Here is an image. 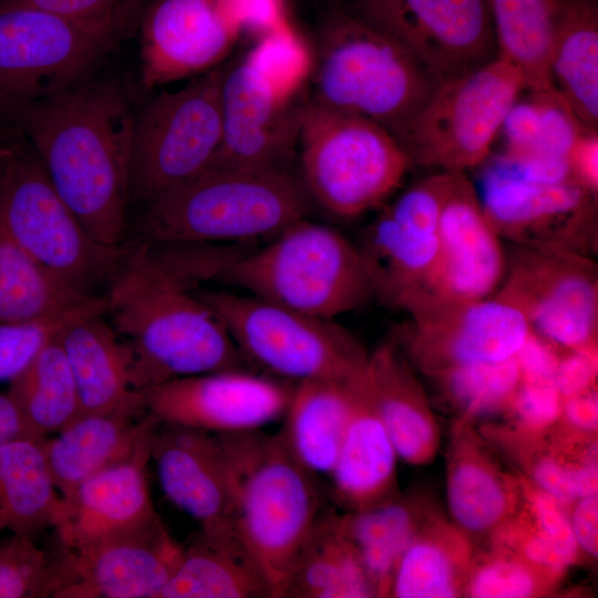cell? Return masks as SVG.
Returning <instances> with one entry per match:
<instances>
[{
  "label": "cell",
  "mask_w": 598,
  "mask_h": 598,
  "mask_svg": "<svg viewBox=\"0 0 598 598\" xmlns=\"http://www.w3.org/2000/svg\"><path fill=\"white\" fill-rule=\"evenodd\" d=\"M62 497L53 483L41 439L0 445V529L34 539L53 528Z\"/></svg>",
  "instance_id": "d6a6232c"
},
{
  "label": "cell",
  "mask_w": 598,
  "mask_h": 598,
  "mask_svg": "<svg viewBox=\"0 0 598 598\" xmlns=\"http://www.w3.org/2000/svg\"><path fill=\"white\" fill-rule=\"evenodd\" d=\"M159 419L144 405L82 414L58 435L41 439L55 488L69 496L97 472L133 456L152 440Z\"/></svg>",
  "instance_id": "484cf974"
},
{
  "label": "cell",
  "mask_w": 598,
  "mask_h": 598,
  "mask_svg": "<svg viewBox=\"0 0 598 598\" xmlns=\"http://www.w3.org/2000/svg\"><path fill=\"white\" fill-rule=\"evenodd\" d=\"M343 519L377 597H389L398 561L419 529L412 506L392 497Z\"/></svg>",
  "instance_id": "f35d334b"
},
{
  "label": "cell",
  "mask_w": 598,
  "mask_h": 598,
  "mask_svg": "<svg viewBox=\"0 0 598 598\" xmlns=\"http://www.w3.org/2000/svg\"><path fill=\"white\" fill-rule=\"evenodd\" d=\"M549 72L556 91L584 130L598 128V6L557 0Z\"/></svg>",
  "instance_id": "f546056e"
},
{
  "label": "cell",
  "mask_w": 598,
  "mask_h": 598,
  "mask_svg": "<svg viewBox=\"0 0 598 598\" xmlns=\"http://www.w3.org/2000/svg\"><path fill=\"white\" fill-rule=\"evenodd\" d=\"M60 320L0 323V382H11L29 367Z\"/></svg>",
  "instance_id": "ee69618b"
},
{
  "label": "cell",
  "mask_w": 598,
  "mask_h": 598,
  "mask_svg": "<svg viewBox=\"0 0 598 598\" xmlns=\"http://www.w3.org/2000/svg\"><path fill=\"white\" fill-rule=\"evenodd\" d=\"M17 146V145H16ZM12 150V148H11ZM11 150H8V151H0V176H1V173L3 171V167L6 165V162H7V158H8V155L9 153L11 152Z\"/></svg>",
  "instance_id": "9f6ffc18"
},
{
  "label": "cell",
  "mask_w": 598,
  "mask_h": 598,
  "mask_svg": "<svg viewBox=\"0 0 598 598\" xmlns=\"http://www.w3.org/2000/svg\"><path fill=\"white\" fill-rule=\"evenodd\" d=\"M106 299L72 311L55 332L76 382L82 414L144 405L132 388L125 343L105 318Z\"/></svg>",
  "instance_id": "d4e9b609"
},
{
  "label": "cell",
  "mask_w": 598,
  "mask_h": 598,
  "mask_svg": "<svg viewBox=\"0 0 598 598\" xmlns=\"http://www.w3.org/2000/svg\"><path fill=\"white\" fill-rule=\"evenodd\" d=\"M295 384L234 369L173 379L142 393L146 411L161 422L223 434L282 416Z\"/></svg>",
  "instance_id": "44dd1931"
},
{
  "label": "cell",
  "mask_w": 598,
  "mask_h": 598,
  "mask_svg": "<svg viewBox=\"0 0 598 598\" xmlns=\"http://www.w3.org/2000/svg\"><path fill=\"white\" fill-rule=\"evenodd\" d=\"M478 195L497 235L514 246L588 257L597 252V195L575 181L528 182L493 158Z\"/></svg>",
  "instance_id": "2e32d148"
},
{
  "label": "cell",
  "mask_w": 598,
  "mask_h": 598,
  "mask_svg": "<svg viewBox=\"0 0 598 598\" xmlns=\"http://www.w3.org/2000/svg\"><path fill=\"white\" fill-rule=\"evenodd\" d=\"M23 141L24 137L13 121L11 106L0 101V151L11 150Z\"/></svg>",
  "instance_id": "db71d44e"
},
{
  "label": "cell",
  "mask_w": 598,
  "mask_h": 598,
  "mask_svg": "<svg viewBox=\"0 0 598 598\" xmlns=\"http://www.w3.org/2000/svg\"><path fill=\"white\" fill-rule=\"evenodd\" d=\"M0 234L90 299H105L131 250L104 245L84 228L25 140L11 150L0 176Z\"/></svg>",
  "instance_id": "ba28073f"
},
{
  "label": "cell",
  "mask_w": 598,
  "mask_h": 598,
  "mask_svg": "<svg viewBox=\"0 0 598 598\" xmlns=\"http://www.w3.org/2000/svg\"><path fill=\"white\" fill-rule=\"evenodd\" d=\"M218 435L228 465L231 525L267 573L277 598H282L295 558L326 508L327 496L280 432L257 429Z\"/></svg>",
  "instance_id": "277c9868"
},
{
  "label": "cell",
  "mask_w": 598,
  "mask_h": 598,
  "mask_svg": "<svg viewBox=\"0 0 598 598\" xmlns=\"http://www.w3.org/2000/svg\"><path fill=\"white\" fill-rule=\"evenodd\" d=\"M307 60L286 24L226 62L221 140L206 167L292 168L303 102H295ZM205 167V168H206Z\"/></svg>",
  "instance_id": "8992f818"
},
{
  "label": "cell",
  "mask_w": 598,
  "mask_h": 598,
  "mask_svg": "<svg viewBox=\"0 0 598 598\" xmlns=\"http://www.w3.org/2000/svg\"><path fill=\"white\" fill-rule=\"evenodd\" d=\"M551 581L515 551H504L471 568L464 592L475 598H527L542 595Z\"/></svg>",
  "instance_id": "60d3db41"
},
{
  "label": "cell",
  "mask_w": 598,
  "mask_h": 598,
  "mask_svg": "<svg viewBox=\"0 0 598 598\" xmlns=\"http://www.w3.org/2000/svg\"><path fill=\"white\" fill-rule=\"evenodd\" d=\"M11 113L84 228L104 245L123 246L135 114L120 85L85 80L52 96L14 104Z\"/></svg>",
  "instance_id": "6da1fadb"
},
{
  "label": "cell",
  "mask_w": 598,
  "mask_h": 598,
  "mask_svg": "<svg viewBox=\"0 0 598 598\" xmlns=\"http://www.w3.org/2000/svg\"><path fill=\"white\" fill-rule=\"evenodd\" d=\"M561 415L567 422L582 431H594L598 422V400L594 388L563 399Z\"/></svg>",
  "instance_id": "816d5d0a"
},
{
  "label": "cell",
  "mask_w": 598,
  "mask_h": 598,
  "mask_svg": "<svg viewBox=\"0 0 598 598\" xmlns=\"http://www.w3.org/2000/svg\"><path fill=\"white\" fill-rule=\"evenodd\" d=\"M351 0H329L331 4H341Z\"/></svg>",
  "instance_id": "6f0895ef"
},
{
  "label": "cell",
  "mask_w": 598,
  "mask_h": 598,
  "mask_svg": "<svg viewBox=\"0 0 598 598\" xmlns=\"http://www.w3.org/2000/svg\"><path fill=\"white\" fill-rule=\"evenodd\" d=\"M310 197L292 168H214L145 205L137 241L240 244L306 218Z\"/></svg>",
  "instance_id": "3957f363"
},
{
  "label": "cell",
  "mask_w": 598,
  "mask_h": 598,
  "mask_svg": "<svg viewBox=\"0 0 598 598\" xmlns=\"http://www.w3.org/2000/svg\"><path fill=\"white\" fill-rule=\"evenodd\" d=\"M409 316L394 344L433 378L460 365L513 359L532 331L517 308L495 296L425 307Z\"/></svg>",
  "instance_id": "ac0fdd59"
},
{
  "label": "cell",
  "mask_w": 598,
  "mask_h": 598,
  "mask_svg": "<svg viewBox=\"0 0 598 598\" xmlns=\"http://www.w3.org/2000/svg\"><path fill=\"white\" fill-rule=\"evenodd\" d=\"M363 372L364 368L352 380V412L329 473L332 497L350 512L385 502L395 492L398 454L373 406Z\"/></svg>",
  "instance_id": "4316f807"
},
{
  "label": "cell",
  "mask_w": 598,
  "mask_h": 598,
  "mask_svg": "<svg viewBox=\"0 0 598 598\" xmlns=\"http://www.w3.org/2000/svg\"><path fill=\"white\" fill-rule=\"evenodd\" d=\"M116 43L50 12L0 4V101L12 106L71 89Z\"/></svg>",
  "instance_id": "5bb4252c"
},
{
  "label": "cell",
  "mask_w": 598,
  "mask_h": 598,
  "mask_svg": "<svg viewBox=\"0 0 598 598\" xmlns=\"http://www.w3.org/2000/svg\"><path fill=\"white\" fill-rule=\"evenodd\" d=\"M559 358L554 381L563 399L594 388L597 377V346L567 350Z\"/></svg>",
  "instance_id": "bcb514c9"
},
{
  "label": "cell",
  "mask_w": 598,
  "mask_h": 598,
  "mask_svg": "<svg viewBox=\"0 0 598 598\" xmlns=\"http://www.w3.org/2000/svg\"><path fill=\"white\" fill-rule=\"evenodd\" d=\"M151 460L166 497L200 528L233 526L228 465L217 433L161 422Z\"/></svg>",
  "instance_id": "cb8c5ba5"
},
{
  "label": "cell",
  "mask_w": 598,
  "mask_h": 598,
  "mask_svg": "<svg viewBox=\"0 0 598 598\" xmlns=\"http://www.w3.org/2000/svg\"><path fill=\"white\" fill-rule=\"evenodd\" d=\"M297 148L298 174L310 199L343 219L379 206L412 166L380 125L309 100L302 104Z\"/></svg>",
  "instance_id": "9c48e42d"
},
{
  "label": "cell",
  "mask_w": 598,
  "mask_h": 598,
  "mask_svg": "<svg viewBox=\"0 0 598 598\" xmlns=\"http://www.w3.org/2000/svg\"><path fill=\"white\" fill-rule=\"evenodd\" d=\"M493 296L517 308L530 330L556 348L597 346L598 274L592 257L515 246Z\"/></svg>",
  "instance_id": "9a60e30c"
},
{
  "label": "cell",
  "mask_w": 598,
  "mask_h": 598,
  "mask_svg": "<svg viewBox=\"0 0 598 598\" xmlns=\"http://www.w3.org/2000/svg\"><path fill=\"white\" fill-rule=\"evenodd\" d=\"M575 468L576 465L547 456L537 461L532 476L536 487L566 506L578 501Z\"/></svg>",
  "instance_id": "c3c4849f"
},
{
  "label": "cell",
  "mask_w": 598,
  "mask_h": 598,
  "mask_svg": "<svg viewBox=\"0 0 598 598\" xmlns=\"http://www.w3.org/2000/svg\"><path fill=\"white\" fill-rule=\"evenodd\" d=\"M561 406L563 396L554 380L520 381L509 409L526 429L539 431L561 415Z\"/></svg>",
  "instance_id": "f6af8a7d"
},
{
  "label": "cell",
  "mask_w": 598,
  "mask_h": 598,
  "mask_svg": "<svg viewBox=\"0 0 598 598\" xmlns=\"http://www.w3.org/2000/svg\"><path fill=\"white\" fill-rule=\"evenodd\" d=\"M240 28L228 0H156L142 22L144 89L203 74L221 64Z\"/></svg>",
  "instance_id": "7402d4cb"
},
{
  "label": "cell",
  "mask_w": 598,
  "mask_h": 598,
  "mask_svg": "<svg viewBox=\"0 0 598 598\" xmlns=\"http://www.w3.org/2000/svg\"><path fill=\"white\" fill-rule=\"evenodd\" d=\"M570 525L579 550L591 557L598 551V496L591 495L576 501Z\"/></svg>",
  "instance_id": "f907efd6"
},
{
  "label": "cell",
  "mask_w": 598,
  "mask_h": 598,
  "mask_svg": "<svg viewBox=\"0 0 598 598\" xmlns=\"http://www.w3.org/2000/svg\"><path fill=\"white\" fill-rule=\"evenodd\" d=\"M156 598H277L259 560L233 526L200 528Z\"/></svg>",
  "instance_id": "83f0119b"
},
{
  "label": "cell",
  "mask_w": 598,
  "mask_h": 598,
  "mask_svg": "<svg viewBox=\"0 0 598 598\" xmlns=\"http://www.w3.org/2000/svg\"><path fill=\"white\" fill-rule=\"evenodd\" d=\"M147 0H0L62 17L115 42L130 30Z\"/></svg>",
  "instance_id": "b9f144b4"
},
{
  "label": "cell",
  "mask_w": 598,
  "mask_h": 598,
  "mask_svg": "<svg viewBox=\"0 0 598 598\" xmlns=\"http://www.w3.org/2000/svg\"><path fill=\"white\" fill-rule=\"evenodd\" d=\"M598 471L596 462H586L576 465L575 485L578 499L597 495Z\"/></svg>",
  "instance_id": "11a10c76"
},
{
  "label": "cell",
  "mask_w": 598,
  "mask_h": 598,
  "mask_svg": "<svg viewBox=\"0 0 598 598\" xmlns=\"http://www.w3.org/2000/svg\"><path fill=\"white\" fill-rule=\"evenodd\" d=\"M354 378L306 380L293 386L280 434L297 461L316 475L329 474L337 458L352 412Z\"/></svg>",
  "instance_id": "1f68e13d"
},
{
  "label": "cell",
  "mask_w": 598,
  "mask_h": 598,
  "mask_svg": "<svg viewBox=\"0 0 598 598\" xmlns=\"http://www.w3.org/2000/svg\"><path fill=\"white\" fill-rule=\"evenodd\" d=\"M471 565L463 530L445 524L419 528L398 561L389 597H457L465 591Z\"/></svg>",
  "instance_id": "836d02e7"
},
{
  "label": "cell",
  "mask_w": 598,
  "mask_h": 598,
  "mask_svg": "<svg viewBox=\"0 0 598 598\" xmlns=\"http://www.w3.org/2000/svg\"><path fill=\"white\" fill-rule=\"evenodd\" d=\"M105 299L137 392L177 378L247 369L212 308L194 289L144 261L133 246Z\"/></svg>",
  "instance_id": "7a4b0ae2"
},
{
  "label": "cell",
  "mask_w": 598,
  "mask_h": 598,
  "mask_svg": "<svg viewBox=\"0 0 598 598\" xmlns=\"http://www.w3.org/2000/svg\"><path fill=\"white\" fill-rule=\"evenodd\" d=\"M525 89L520 70L498 54L472 73L439 83L394 138L411 165L465 173L487 158Z\"/></svg>",
  "instance_id": "8fae6325"
},
{
  "label": "cell",
  "mask_w": 598,
  "mask_h": 598,
  "mask_svg": "<svg viewBox=\"0 0 598 598\" xmlns=\"http://www.w3.org/2000/svg\"><path fill=\"white\" fill-rule=\"evenodd\" d=\"M1 530V529H0Z\"/></svg>",
  "instance_id": "680465c9"
},
{
  "label": "cell",
  "mask_w": 598,
  "mask_h": 598,
  "mask_svg": "<svg viewBox=\"0 0 598 598\" xmlns=\"http://www.w3.org/2000/svg\"><path fill=\"white\" fill-rule=\"evenodd\" d=\"M153 439L130 458L97 472L62 497L53 527L62 549L76 550L131 534L158 516L146 475Z\"/></svg>",
  "instance_id": "603a6c76"
},
{
  "label": "cell",
  "mask_w": 598,
  "mask_h": 598,
  "mask_svg": "<svg viewBox=\"0 0 598 598\" xmlns=\"http://www.w3.org/2000/svg\"><path fill=\"white\" fill-rule=\"evenodd\" d=\"M452 402L467 416L509 409L520 384L516 359L455 367L436 377Z\"/></svg>",
  "instance_id": "ab89813d"
},
{
  "label": "cell",
  "mask_w": 598,
  "mask_h": 598,
  "mask_svg": "<svg viewBox=\"0 0 598 598\" xmlns=\"http://www.w3.org/2000/svg\"><path fill=\"white\" fill-rule=\"evenodd\" d=\"M501 240L476 187L465 173H453L441 207L435 260L403 311L493 296L506 270Z\"/></svg>",
  "instance_id": "d6986e66"
},
{
  "label": "cell",
  "mask_w": 598,
  "mask_h": 598,
  "mask_svg": "<svg viewBox=\"0 0 598 598\" xmlns=\"http://www.w3.org/2000/svg\"><path fill=\"white\" fill-rule=\"evenodd\" d=\"M437 85L391 37L341 6L326 11L313 39L309 101L373 122L394 137Z\"/></svg>",
  "instance_id": "5b68a950"
},
{
  "label": "cell",
  "mask_w": 598,
  "mask_h": 598,
  "mask_svg": "<svg viewBox=\"0 0 598 598\" xmlns=\"http://www.w3.org/2000/svg\"><path fill=\"white\" fill-rule=\"evenodd\" d=\"M554 344L530 331L515 355L520 372V381L554 380L559 355Z\"/></svg>",
  "instance_id": "7dc6e473"
},
{
  "label": "cell",
  "mask_w": 598,
  "mask_h": 598,
  "mask_svg": "<svg viewBox=\"0 0 598 598\" xmlns=\"http://www.w3.org/2000/svg\"><path fill=\"white\" fill-rule=\"evenodd\" d=\"M218 316L247 363L274 378L347 381L369 354L333 320L321 319L254 296L194 289Z\"/></svg>",
  "instance_id": "30bf717a"
},
{
  "label": "cell",
  "mask_w": 598,
  "mask_h": 598,
  "mask_svg": "<svg viewBox=\"0 0 598 598\" xmlns=\"http://www.w3.org/2000/svg\"><path fill=\"white\" fill-rule=\"evenodd\" d=\"M7 392L40 437L82 415L76 382L55 333Z\"/></svg>",
  "instance_id": "d590c367"
},
{
  "label": "cell",
  "mask_w": 598,
  "mask_h": 598,
  "mask_svg": "<svg viewBox=\"0 0 598 598\" xmlns=\"http://www.w3.org/2000/svg\"><path fill=\"white\" fill-rule=\"evenodd\" d=\"M364 381L398 457L419 465L432 460L439 433L423 391L394 343L368 357Z\"/></svg>",
  "instance_id": "f1b7e54d"
},
{
  "label": "cell",
  "mask_w": 598,
  "mask_h": 598,
  "mask_svg": "<svg viewBox=\"0 0 598 598\" xmlns=\"http://www.w3.org/2000/svg\"><path fill=\"white\" fill-rule=\"evenodd\" d=\"M52 558L33 539L12 534L0 540V598L49 597Z\"/></svg>",
  "instance_id": "7bdbcfd3"
},
{
  "label": "cell",
  "mask_w": 598,
  "mask_h": 598,
  "mask_svg": "<svg viewBox=\"0 0 598 598\" xmlns=\"http://www.w3.org/2000/svg\"><path fill=\"white\" fill-rule=\"evenodd\" d=\"M225 66L226 62L177 91L162 92L135 114L131 198L146 205L209 164L221 140Z\"/></svg>",
  "instance_id": "7c38bea8"
},
{
  "label": "cell",
  "mask_w": 598,
  "mask_h": 598,
  "mask_svg": "<svg viewBox=\"0 0 598 598\" xmlns=\"http://www.w3.org/2000/svg\"><path fill=\"white\" fill-rule=\"evenodd\" d=\"M447 503L462 530L486 533L505 523L514 495L495 466L468 444L460 445L447 475Z\"/></svg>",
  "instance_id": "74e56055"
},
{
  "label": "cell",
  "mask_w": 598,
  "mask_h": 598,
  "mask_svg": "<svg viewBox=\"0 0 598 598\" xmlns=\"http://www.w3.org/2000/svg\"><path fill=\"white\" fill-rule=\"evenodd\" d=\"M452 176L440 172L412 184L375 218L358 247L373 297L390 308L403 310L431 272Z\"/></svg>",
  "instance_id": "e0dca14e"
},
{
  "label": "cell",
  "mask_w": 598,
  "mask_h": 598,
  "mask_svg": "<svg viewBox=\"0 0 598 598\" xmlns=\"http://www.w3.org/2000/svg\"><path fill=\"white\" fill-rule=\"evenodd\" d=\"M102 300L76 293L0 234V323L60 320Z\"/></svg>",
  "instance_id": "e575fe53"
},
{
  "label": "cell",
  "mask_w": 598,
  "mask_h": 598,
  "mask_svg": "<svg viewBox=\"0 0 598 598\" xmlns=\"http://www.w3.org/2000/svg\"><path fill=\"white\" fill-rule=\"evenodd\" d=\"M215 281L328 320L374 298L359 248L337 229L307 217L265 247L231 259Z\"/></svg>",
  "instance_id": "52a82bcc"
},
{
  "label": "cell",
  "mask_w": 598,
  "mask_h": 598,
  "mask_svg": "<svg viewBox=\"0 0 598 598\" xmlns=\"http://www.w3.org/2000/svg\"><path fill=\"white\" fill-rule=\"evenodd\" d=\"M25 439L42 437L34 433L8 392L0 393V445Z\"/></svg>",
  "instance_id": "f5cc1de1"
},
{
  "label": "cell",
  "mask_w": 598,
  "mask_h": 598,
  "mask_svg": "<svg viewBox=\"0 0 598 598\" xmlns=\"http://www.w3.org/2000/svg\"><path fill=\"white\" fill-rule=\"evenodd\" d=\"M377 597L343 515L326 507L315 520L288 575L282 598Z\"/></svg>",
  "instance_id": "4dcf8cb0"
},
{
  "label": "cell",
  "mask_w": 598,
  "mask_h": 598,
  "mask_svg": "<svg viewBox=\"0 0 598 598\" xmlns=\"http://www.w3.org/2000/svg\"><path fill=\"white\" fill-rule=\"evenodd\" d=\"M573 179L594 194H598V135L597 131L581 130L569 154Z\"/></svg>",
  "instance_id": "681fc988"
},
{
  "label": "cell",
  "mask_w": 598,
  "mask_h": 598,
  "mask_svg": "<svg viewBox=\"0 0 598 598\" xmlns=\"http://www.w3.org/2000/svg\"><path fill=\"white\" fill-rule=\"evenodd\" d=\"M498 54L523 73L533 94L558 93L549 72L557 0H491Z\"/></svg>",
  "instance_id": "8d00e7d4"
},
{
  "label": "cell",
  "mask_w": 598,
  "mask_h": 598,
  "mask_svg": "<svg viewBox=\"0 0 598 598\" xmlns=\"http://www.w3.org/2000/svg\"><path fill=\"white\" fill-rule=\"evenodd\" d=\"M338 6L402 44L439 83L498 56L491 0H351Z\"/></svg>",
  "instance_id": "4fadbf2b"
},
{
  "label": "cell",
  "mask_w": 598,
  "mask_h": 598,
  "mask_svg": "<svg viewBox=\"0 0 598 598\" xmlns=\"http://www.w3.org/2000/svg\"><path fill=\"white\" fill-rule=\"evenodd\" d=\"M184 555V546L157 516L131 534L52 558L49 597L156 598Z\"/></svg>",
  "instance_id": "ffe728a7"
}]
</instances>
